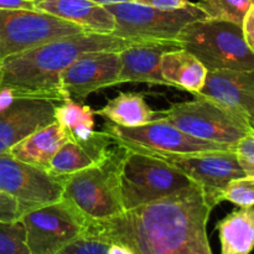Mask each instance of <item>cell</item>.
<instances>
[{
  "label": "cell",
  "instance_id": "6da1fadb",
  "mask_svg": "<svg viewBox=\"0 0 254 254\" xmlns=\"http://www.w3.org/2000/svg\"><path fill=\"white\" fill-rule=\"evenodd\" d=\"M213 208L193 183L166 197L104 221H89L88 231L134 254H212L207 222Z\"/></svg>",
  "mask_w": 254,
  "mask_h": 254
},
{
  "label": "cell",
  "instance_id": "7a4b0ae2",
  "mask_svg": "<svg viewBox=\"0 0 254 254\" xmlns=\"http://www.w3.org/2000/svg\"><path fill=\"white\" fill-rule=\"evenodd\" d=\"M135 41L116 35L84 31L12 55L0 64V84L20 91L51 96L64 101L60 91V76L78 57L88 52L121 51Z\"/></svg>",
  "mask_w": 254,
  "mask_h": 254
},
{
  "label": "cell",
  "instance_id": "3957f363",
  "mask_svg": "<svg viewBox=\"0 0 254 254\" xmlns=\"http://www.w3.org/2000/svg\"><path fill=\"white\" fill-rule=\"evenodd\" d=\"M126 151V148L114 144L102 163L67 175L62 198L69 201L93 222L124 212L121 171Z\"/></svg>",
  "mask_w": 254,
  "mask_h": 254
},
{
  "label": "cell",
  "instance_id": "277c9868",
  "mask_svg": "<svg viewBox=\"0 0 254 254\" xmlns=\"http://www.w3.org/2000/svg\"><path fill=\"white\" fill-rule=\"evenodd\" d=\"M176 41L202 62L207 71L254 68V54L245 40L241 25L203 19L186 25Z\"/></svg>",
  "mask_w": 254,
  "mask_h": 254
},
{
  "label": "cell",
  "instance_id": "5b68a950",
  "mask_svg": "<svg viewBox=\"0 0 254 254\" xmlns=\"http://www.w3.org/2000/svg\"><path fill=\"white\" fill-rule=\"evenodd\" d=\"M192 184L189 176L164 159L127 149L121 171L124 211L160 200Z\"/></svg>",
  "mask_w": 254,
  "mask_h": 254
},
{
  "label": "cell",
  "instance_id": "8992f818",
  "mask_svg": "<svg viewBox=\"0 0 254 254\" xmlns=\"http://www.w3.org/2000/svg\"><path fill=\"white\" fill-rule=\"evenodd\" d=\"M192 101L175 103L161 111L163 118L193 138L233 149L251 129L246 119L223 104L193 94Z\"/></svg>",
  "mask_w": 254,
  "mask_h": 254
},
{
  "label": "cell",
  "instance_id": "52a82bcc",
  "mask_svg": "<svg viewBox=\"0 0 254 254\" xmlns=\"http://www.w3.org/2000/svg\"><path fill=\"white\" fill-rule=\"evenodd\" d=\"M106 7L116 19V30L112 35L122 39L176 41L186 25L207 19L196 2L178 10L156 9L136 1L106 5Z\"/></svg>",
  "mask_w": 254,
  "mask_h": 254
},
{
  "label": "cell",
  "instance_id": "ba28073f",
  "mask_svg": "<svg viewBox=\"0 0 254 254\" xmlns=\"http://www.w3.org/2000/svg\"><path fill=\"white\" fill-rule=\"evenodd\" d=\"M103 130L114 143L128 150L155 156H180L208 151L233 150L227 146L201 140L189 135L165 118L135 128H124L107 123Z\"/></svg>",
  "mask_w": 254,
  "mask_h": 254
},
{
  "label": "cell",
  "instance_id": "9c48e42d",
  "mask_svg": "<svg viewBox=\"0 0 254 254\" xmlns=\"http://www.w3.org/2000/svg\"><path fill=\"white\" fill-rule=\"evenodd\" d=\"M26 232L30 254H57L87 232L89 220L69 201H60L24 213L20 218Z\"/></svg>",
  "mask_w": 254,
  "mask_h": 254
},
{
  "label": "cell",
  "instance_id": "30bf717a",
  "mask_svg": "<svg viewBox=\"0 0 254 254\" xmlns=\"http://www.w3.org/2000/svg\"><path fill=\"white\" fill-rule=\"evenodd\" d=\"M86 30L35 9H0V60Z\"/></svg>",
  "mask_w": 254,
  "mask_h": 254
},
{
  "label": "cell",
  "instance_id": "8fae6325",
  "mask_svg": "<svg viewBox=\"0 0 254 254\" xmlns=\"http://www.w3.org/2000/svg\"><path fill=\"white\" fill-rule=\"evenodd\" d=\"M60 101L51 96L0 84V153L54 123Z\"/></svg>",
  "mask_w": 254,
  "mask_h": 254
},
{
  "label": "cell",
  "instance_id": "7c38bea8",
  "mask_svg": "<svg viewBox=\"0 0 254 254\" xmlns=\"http://www.w3.org/2000/svg\"><path fill=\"white\" fill-rule=\"evenodd\" d=\"M64 181L66 176L52 175L9 153H0V190L17 198L25 213L61 200Z\"/></svg>",
  "mask_w": 254,
  "mask_h": 254
},
{
  "label": "cell",
  "instance_id": "4fadbf2b",
  "mask_svg": "<svg viewBox=\"0 0 254 254\" xmlns=\"http://www.w3.org/2000/svg\"><path fill=\"white\" fill-rule=\"evenodd\" d=\"M158 158L164 159L197 184L212 208L222 202L223 191L231 181L246 176L233 150Z\"/></svg>",
  "mask_w": 254,
  "mask_h": 254
},
{
  "label": "cell",
  "instance_id": "5bb4252c",
  "mask_svg": "<svg viewBox=\"0 0 254 254\" xmlns=\"http://www.w3.org/2000/svg\"><path fill=\"white\" fill-rule=\"evenodd\" d=\"M119 51H96L82 55L60 76V91L64 98L83 102L92 93L118 86Z\"/></svg>",
  "mask_w": 254,
  "mask_h": 254
},
{
  "label": "cell",
  "instance_id": "9a60e30c",
  "mask_svg": "<svg viewBox=\"0 0 254 254\" xmlns=\"http://www.w3.org/2000/svg\"><path fill=\"white\" fill-rule=\"evenodd\" d=\"M201 96L230 108L254 128V68L208 71Z\"/></svg>",
  "mask_w": 254,
  "mask_h": 254
},
{
  "label": "cell",
  "instance_id": "2e32d148",
  "mask_svg": "<svg viewBox=\"0 0 254 254\" xmlns=\"http://www.w3.org/2000/svg\"><path fill=\"white\" fill-rule=\"evenodd\" d=\"M180 47L178 41L155 40H143L128 45L119 51L121 71L117 84L139 82L169 87L161 76V57L165 52Z\"/></svg>",
  "mask_w": 254,
  "mask_h": 254
},
{
  "label": "cell",
  "instance_id": "e0dca14e",
  "mask_svg": "<svg viewBox=\"0 0 254 254\" xmlns=\"http://www.w3.org/2000/svg\"><path fill=\"white\" fill-rule=\"evenodd\" d=\"M114 140L104 130L96 131L88 140H68L52 158L47 171L56 176H67L102 163L108 156Z\"/></svg>",
  "mask_w": 254,
  "mask_h": 254
},
{
  "label": "cell",
  "instance_id": "ac0fdd59",
  "mask_svg": "<svg viewBox=\"0 0 254 254\" xmlns=\"http://www.w3.org/2000/svg\"><path fill=\"white\" fill-rule=\"evenodd\" d=\"M34 5L35 10L73 22L88 32L112 35L116 30L113 15L93 0H41Z\"/></svg>",
  "mask_w": 254,
  "mask_h": 254
},
{
  "label": "cell",
  "instance_id": "d6986e66",
  "mask_svg": "<svg viewBox=\"0 0 254 254\" xmlns=\"http://www.w3.org/2000/svg\"><path fill=\"white\" fill-rule=\"evenodd\" d=\"M68 140V134L54 122L20 140L6 153L22 163L47 170L55 154Z\"/></svg>",
  "mask_w": 254,
  "mask_h": 254
},
{
  "label": "cell",
  "instance_id": "ffe728a7",
  "mask_svg": "<svg viewBox=\"0 0 254 254\" xmlns=\"http://www.w3.org/2000/svg\"><path fill=\"white\" fill-rule=\"evenodd\" d=\"M161 76L169 87L197 94L207 79V68L183 47L165 52L160 62Z\"/></svg>",
  "mask_w": 254,
  "mask_h": 254
},
{
  "label": "cell",
  "instance_id": "44dd1931",
  "mask_svg": "<svg viewBox=\"0 0 254 254\" xmlns=\"http://www.w3.org/2000/svg\"><path fill=\"white\" fill-rule=\"evenodd\" d=\"M109 123L124 128H135L145 126L156 119L163 118L161 111H153L144 99L143 93L121 92L118 96L109 99L104 107L94 111Z\"/></svg>",
  "mask_w": 254,
  "mask_h": 254
},
{
  "label": "cell",
  "instance_id": "7402d4cb",
  "mask_svg": "<svg viewBox=\"0 0 254 254\" xmlns=\"http://www.w3.org/2000/svg\"><path fill=\"white\" fill-rule=\"evenodd\" d=\"M221 254H251L254 250V206L240 207L216 225Z\"/></svg>",
  "mask_w": 254,
  "mask_h": 254
},
{
  "label": "cell",
  "instance_id": "603a6c76",
  "mask_svg": "<svg viewBox=\"0 0 254 254\" xmlns=\"http://www.w3.org/2000/svg\"><path fill=\"white\" fill-rule=\"evenodd\" d=\"M93 109L82 102L67 98L55 108V121L68 134L69 140L82 143L96 133Z\"/></svg>",
  "mask_w": 254,
  "mask_h": 254
},
{
  "label": "cell",
  "instance_id": "cb8c5ba5",
  "mask_svg": "<svg viewBox=\"0 0 254 254\" xmlns=\"http://www.w3.org/2000/svg\"><path fill=\"white\" fill-rule=\"evenodd\" d=\"M196 5L205 12L207 19L233 22L242 26L252 2L251 0H198Z\"/></svg>",
  "mask_w": 254,
  "mask_h": 254
},
{
  "label": "cell",
  "instance_id": "d4e9b609",
  "mask_svg": "<svg viewBox=\"0 0 254 254\" xmlns=\"http://www.w3.org/2000/svg\"><path fill=\"white\" fill-rule=\"evenodd\" d=\"M0 254H30L21 221L0 222Z\"/></svg>",
  "mask_w": 254,
  "mask_h": 254
},
{
  "label": "cell",
  "instance_id": "484cf974",
  "mask_svg": "<svg viewBox=\"0 0 254 254\" xmlns=\"http://www.w3.org/2000/svg\"><path fill=\"white\" fill-rule=\"evenodd\" d=\"M222 201H230L240 207L254 206V178L242 176L231 181L223 191Z\"/></svg>",
  "mask_w": 254,
  "mask_h": 254
},
{
  "label": "cell",
  "instance_id": "4316f807",
  "mask_svg": "<svg viewBox=\"0 0 254 254\" xmlns=\"http://www.w3.org/2000/svg\"><path fill=\"white\" fill-rule=\"evenodd\" d=\"M109 242L87 230L57 254H108Z\"/></svg>",
  "mask_w": 254,
  "mask_h": 254
},
{
  "label": "cell",
  "instance_id": "83f0119b",
  "mask_svg": "<svg viewBox=\"0 0 254 254\" xmlns=\"http://www.w3.org/2000/svg\"><path fill=\"white\" fill-rule=\"evenodd\" d=\"M233 151L245 175L254 178V129L237 141Z\"/></svg>",
  "mask_w": 254,
  "mask_h": 254
},
{
  "label": "cell",
  "instance_id": "f1b7e54d",
  "mask_svg": "<svg viewBox=\"0 0 254 254\" xmlns=\"http://www.w3.org/2000/svg\"><path fill=\"white\" fill-rule=\"evenodd\" d=\"M25 213L17 198L0 190V222H16Z\"/></svg>",
  "mask_w": 254,
  "mask_h": 254
},
{
  "label": "cell",
  "instance_id": "f546056e",
  "mask_svg": "<svg viewBox=\"0 0 254 254\" xmlns=\"http://www.w3.org/2000/svg\"><path fill=\"white\" fill-rule=\"evenodd\" d=\"M136 2H140V4L149 5V6L163 10L185 9V7L191 6L193 4L190 0H138Z\"/></svg>",
  "mask_w": 254,
  "mask_h": 254
},
{
  "label": "cell",
  "instance_id": "4dcf8cb0",
  "mask_svg": "<svg viewBox=\"0 0 254 254\" xmlns=\"http://www.w3.org/2000/svg\"><path fill=\"white\" fill-rule=\"evenodd\" d=\"M243 35H245V40L247 42L248 47L251 51L254 54V7L251 6L248 12L246 14L245 20L242 24Z\"/></svg>",
  "mask_w": 254,
  "mask_h": 254
},
{
  "label": "cell",
  "instance_id": "1f68e13d",
  "mask_svg": "<svg viewBox=\"0 0 254 254\" xmlns=\"http://www.w3.org/2000/svg\"><path fill=\"white\" fill-rule=\"evenodd\" d=\"M0 9H35L31 0H0Z\"/></svg>",
  "mask_w": 254,
  "mask_h": 254
},
{
  "label": "cell",
  "instance_id": "d6a6232c",
  "mask_svg": "<svg viewBox=\"0 0 254 254\" xmlns=\"http://www.w3.org/2000/svg\"><path fill=\"white\" fill-rule=\"evenodd\" d=\"M108 254H134V252L130 250V248L127 247L126 245L113 242V243H109Z\"/></svg>",
  "mask_w": 254,
  "mask_h": 254
},
{
  "label": "cell",
  "instance_id": "836d02e7",
  "mask_svg": "<svg viewBox=\"0 0 254 254\" xmlns=\"http://www.w3.org/2000/svg\"><path fill=\"white\" fill-rule=\"evenodd\" d=\"M93 1L98 2L101 5H112V4H121V2H133L138 1V0H93Z\"/></svg>",
  "mask_w": 254,
  "mask_h": 254
},
{
  "label": "cell",
  "instance_id": "e575fe53",
  "mask_svg": "<svg viewBox=\"0 0 254 254\" xmlns=\"http://www.w3.org/2000/svg\"><path fill=\"white\" fill-rule=\"evenodd\" d=\"M251 2H252V6L254 7V0H251Z\"/></svg>",
  "mask_w": 254,
  "mask_h": 254
},
{
  "label": "cell",
  "instance_id": "d590c367",
  "mask_svg": "<svg viewBox=\"0 0 254 254\" xmlns=\"http://www.w3.org/2000/svg\"><path fill=\"white\" fill-rule=\"evenodd\" d=\"M31 1L35 2V1H41V0H31Z\"/></svg>",
  "mask_w": 254,
  "mask_h": 254
},
{
  "label": "cell",
  "instance_id": "8d00e7d4",
  "mask_svg": "<svg viewBox=\"0 0 254 254\" xmlns=\"http://www.w3.org/2000/svg\"><path fill=\"white\" fill-rule=\"evenodd\" d=\"M0 64H1V60H0Z\"/></svg>",
  "mask_w": 254,
  "mask_h": 254
}]
</instances>
